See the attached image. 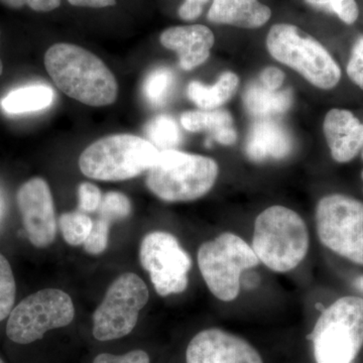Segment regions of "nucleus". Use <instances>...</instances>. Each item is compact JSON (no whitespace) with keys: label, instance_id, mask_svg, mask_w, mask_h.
Returning a JSON list of instances; mask_svg holds the SVG:
<instances>
[{"label":"nucleus","instance_id":"nucleus-7","mask_svg":"<svg viewBox=\"0 0 363 363\" xmlns=\"http://www.w3.org/2000/svg\"><path fill=\"white\" fill-rule=\"evenodd\" d=\"M198 266L210 292L223 302L235 300L240 292L242 272L259 264V257L242 238L224 233L203 243Z\"/></svg>","mask_w":363,"mask_h":363},{"label":"nucleus","instance_id":"nucleus-17","mask_svg":"<svg viewBox=\"0 0 363 363\" xmlns=\"http://www.w3.org/2000/svg\"><path fill=\"white\" fill-rule=\"evenodd\" d=\"M272 18V11L259 0H213L207 18L214 23L259 28Z\"/></svg>","mask_w":363,"mask_h":363},{"label":"nucleus","instance_id":"nucleus-21","mask_svg":"<svg viewBox=\"0 0 363 363\" xmlns=\"http://www.w3.org/2000/svg\"><path fill=\"white\" fill-rule=\"evenodd\" d=\"M55 101V92L50 86L30 85L11 91L1 100V107L11 114L43 111Z\"/></svg>","mask_w":363,"mask_h":363},{"label":"nucleus","instance_id":"nucleus-16","mask_svg":"<svg viewBox=\"0 0 363 363\" xmlns=\"http://www.w3.org/2000/svg\"><path fill=\"white\" fill-rule=\"evenodd\" d=\"M292 149V138L289 131L269 118H260L252 124L245 145L247 157L257 162L284 159Z\"/></svg>","mask_w":363,"mask_h":363},{"label":"nucleus","instance_id":"nucleus-26","mask_svg":"<svg viewBox=\"0 0 363 363\" xmlns=\"http://www.w3.org/2000/svg\"><path fill=\"white\" fill-rule=\"evenodd\" d=\"M97 211L99 218L111 224L112 222L123 220L130 216V201L123 193L108 192L102 197L101 204Z\"/></svg>","mask_w":363,"mask_h":363},{"label":"nucleus","instance_id":"nucleus-15","mask_svg":"<svg viewBox=\"0 0 363 363\" xmlns=\"http://www.w3.org/2000/svg\"><path fill=\"white\" fill-rule=\"evenodd\" d=\"M323 130L334 161H352L363 149V124L350 111L332 109L325 116Z\"/></svg>","mask_w":363,"mask_h":363},{"label":"nucleus","instance_id":"nucleus-8","mask_svg":"<svg viewBox=\"0 0 363 363\" xmlns=\"http://www.w3.org/2000/svg\"><path fill=\"white\" fill-rule=\"evenodd\" d=\"M75 317L73 301L58 289L33 293L13 308L6 324V335L13 342L26 345L40 340L47 332L63 328Z\"/></svg>","mask_w":363,"mask_h":363},{"label":"nucleus","instance_id":"nucleus-13","mask_svg":"<svg viewBox=\"0 0 363 363\" xmlns=\"http://www.w3.org/2000/svg\"><path fill=\"white\" fill-rule=\"evenodd\" d=\"M186 363H264L257 350L240 336L218 328L199 332L189 343Z\"/></svg>","mask_w":363,"mask_h":363},{"label":"nucleus","instance_id":"nucleus-14","mask_svg":"<svg viewBox=\"0 0 363 363\" xmlns=\"http://www.w3.org/2000/svg\"><path fill=\"white\" fill-rule=\"evenodd\" d=\"M160 40L164 48L178 54L181 68L190 71L209 58L215 38L206 26L190 25L167 28Z\"/></svg>","mask_w":363,"mask_h":363},{"label":"nucleus","instance_id":"nucleus-40","mask_svg":"<svg viewBox=\"0 0 363 363\" xmlns=\"http://www.w3.org/2000/svg\"><path fill=\"white\" fill-rule=\"evenodd\" d=\"M362 159H363V152H362Z\"/></svg>","mask_w":363,"mask_h":363},{"label":"nucleus","instance_id":"nucleus-11","mask_svg":"<svg viewBox=\"0 0 363 363\" xmlns=\"http://www.w3.org/2000/svg\"><path fill=\"white\" fill-rule=\"evenodd\" d=\"M140 260L162 297L187 289L192 259L173 234L154 231L145 235L140 245Z\"/></svg>","mask_w":363,"mask_h":363},{"label":"nucleus","instance_id":"nucleus-27","mask_svg":"<svg viewBox=\"0 0 363 363\" xmlns=\"http://www.w3.org/2000/svg\"><path fill=\"white\" fill-rule=\"evenodd\" d=\"M310 6L335 14L343 23L352 25L357 21L359 9L355 0H305Z\"/></svg>","mask_w":363,"mask_h":363},{"label":"nucleus","instance_id":"nucleus-29","mask_svg":"<svg viewBox=\"0 0 363 363\" xmlns=\"http://www.w3.org/2000/svg\"><path fill=\"white\" fill-rule=\"evenodd\" d=\"M78 197L79 209L83 213L97 211L102 201V194L99 189L90 183L79 185Z\"/></svg>","mask_w":363,"mask_h":363},{"label":"nucleus","instance_id":"nucleus-34","mask_svg":"<svg viewBox=\"0 0 363 363\" xmlns=\"http://www.w3.org/2000/svg\"><path fill=\"white\" fill-rule=\"evenodd\" d=\"M284 79H285V74L276 67H269L260 74L262 85L271 90H279L283 85Z\"/></svg>","mask_w":363,"mask_h":363},{"label":"nucleus","instance_id":"nucleus-28","mask_svg":"<svg viewBox=\"0 0 363 363\" xmlns=\"http://www.w3.org/2000/svg\"><path fill=\"white\" fill-rule=\"evenodd\" d=\"M109 230H111V223L98 217L97 220L93 222L89 235L83 243L86 252L97 255L105 252L108 245Z\"/></svg>","mask_w":363,"mask_h":363},{"label":"nucleus","instance_id":"nucleus-10","mask_svg":"<svg viewBox=\"0 0 363 363\" xmlns=\"http://www.w3.org/2000/svg\"><path fill=\"white\" fill-rule=\"evenodd\" d=\"M149 298V289L138 274L126 272L119 276L93 314L94 338L111 341L125 337L135 329Z\"/></svg>","mask_w":363,"mask_h":363},{"label":"nucleus","instance_id":"nucleus-9","mask_svg":"<svg viewBox=\"0 0 363 363\" xmlns=\"http://www.w3.org/2000/svg\"><path fill=\"white\" fill-rule=\"evenodd\" d=\"M316 227L324 247L363 266V202L345 195L325 196L317 205Z\"/></svg>","mask_w":363,"mask_h":363},{"label":"nucleus","instance_id":"nucleus-38","mask_svg":"<svg viewBox=\"0 0 363 363\" xmlns=\"http://www.w3.org/2000/svg\"><path fill=\"white\" fill-rule=\"evenodd\" d=\"M0 363H6L4 359H2L1 357H0Z\"/></svg>","mask_w":363,"mask_h":363},{"label":"nucleus","instance_id":"nucleus-35","mask_svg":"<svg viewBox=\"0 0 363 363\" xmlns=\"http://www.w3.org/2000/svg\"><path fill=\"white\" fill-rule=\"evenodd\" d=\"M71 6L86 9H105L114 6L116 0H67Z\"/></svg>","mask_w":363,"mask_h":363},{"label":"nucleus","instance_id":"nucleus-22","mask_svg":"<svg viewBox=\"0 0 363 363\" xmlns=\"http://www.w3.org/2000/svg\"><path fill=\"white\" fill-rule=\"evenodd\" d=\"M145 133L147 140L157 150H176L182 142V133L173 117L162 114L150 119L145 124Z\"/></svg>","mask_w":363,"mask_h":363},{"label":"nucleus","instance_id":"nucleus-33","mask_svg":"<svg viewBox=\"0 0 363 363\" xmlns=\"http://www.w3.org/2000/svg\"><path fill=\"white\" fill-rule=\"evenodd\" d=\"M208 2L209 0H185L179 9V16L186 21L197 20Z\"/></svg>","mask_w":363,"mask_h":363},{"label":"nucleus","instance_id":"nucleus-6","mask_svg":"<svg viewBox=\"0 0 363 363\" xmlns=\"http://www.w3.org/2000/svg\"><path fill=\"white\" fill-rule=\"evenodd\" d=\"M272 58L291 67L321 89L335 87L341 70L324 45L298 26L288 23L272 26L267 38Z\"/></svg>","mask_w":363,"mask_h":363},{"label":"nucleus","instance_id":"nucleus-32","mask_svg":"<svg viewBox=\"0 0 363 363\" xmlns=\"http://www.w3.org/2000/svg\"><path fill=\"white\" fill-rule=\"evenodd\" d=\"M93 363H150V358L145 351L133 350L123 355L100 353Z\"/></svg>","mask_w":363,"mask_h":363},{"label":"nucleus","instance_id":"nucleus-25","mask_svg":"<svg viewBox=\"0 0 363 363\" xmlns=\"http://www.w3.org/2000/svg\"><path fill=\"white\" fill-rule=\"evenodd\" d=\"M16 296V279L6 257L0 253V322L9 316Z\"/></svg>","mask_w":363,"mask_h":363},{"label":"nucleus","instance_id":"nucleus-39","mask_svg":"<svg viewBox=\"0 0 363 363\" xmlns=\"http://www.w3.org/2000/svg\"><path fill=\"white\" fill-rule=\"evenodd\" d=\"M362 180H363V171H362Z\"/></svg>","mask_w":363,"mask_h":363},{"label":"nucleus","instance_id":"nucleus-23","mask_svg":"<svg viewBox=\"0 0 363 363\" xmlns=\"http://www.w3.org/2000/svg\"><path fill=\"white\" fill-rule=\"evenodd\" d=\"M175 75L166 67H160L147 74L143 91L145 99L155 107H161L168 102L175 87Z\"/></svg>","mask_w":363,"mask_h":363},{"label":"nucleus","instance_id":"nucleus-18","mask_svg":"<svg viewBox=\"0 0 363 363\" xmlns=\"http://www.w3.org/2000/svg\"><path fill=\"white\" fill-rule=\"evenodd\" d=\"M181 123L191 133H211V138L223 145H233L238 138L233 116L226 111H187L182 114Z\"/></svg>","mask_w":363,"mask_h":363},{"label":"nucleus","instance_id":"nucleus-4","mask_svg":"<svg viewBox=\"0 0 363 363\" xmlns=\"http://www.w3.org/2000/svg\"><path fill=\"white\" fill-rule=\"evenodd\" d=\"M307 339L317 363H353L363 344V298H338L322 312Z\"/></svg>","mask_w":363,"mask_h":363},{"label":"nucleus","instance_id":"nucleus-31","mask_svg":"<svg viewBox=\"0 0 363 363\" xmlns=\"http://www.w3.org/2000/svg\"><path fill=\"white\" fill-rule=\"evenodd\" d=\"M0 4L11 9L26 6L37 13H50L61 6V0H0Z\"/></svg>","mask_w":363,"mask_h":363},{"label":"nucleus","instance_id":"nucleus-30","mask_svg":"<svg viewBox=\"0 0 363 363\" xmlns=\"http://www.w3.org/2000/svg\"><path fill=\"white\" fill-rule=\"evenodd\" d=\"M346 70L350 80L363 90V35L353 45Z\"/></svg>","mask_w":363,"mask_h":363},{"label":"nucleus","instance_id":"nucleus-12","mask_svg":"<svg viewBox=\"0 0 363 363\" xmlns=\"http://www.w3.org/2000/svg\"><path fill=\"white\" fill-rule=\"evenodd\" d=\"M18 210L26 236L33 247L45 248L54 242L57 233L54 200L47 182L30 179L18 189Z\"/></svg>","mask_w":363,"mask_h":363},{"label":"nucleus","instance_id":"nucleus-37","mask_svg":"<svg viewBox=\"0 0 363 363\" xmlns=\"http://www.w3.org/2000/svg\"><path fill=\"white\" fill-rule=\"evenodd\" d=\"M2 72H4V64H2L1 59H0V76H1Z\"/></svg>","mask_w":363,"mask_h":363},{"label":"nucleus","instance_id":"nucleus-20","mask_svg":"<svg viewBox=\"0 0 363 363\" xmlns=\"http://www.w3.org/2000/svg\"><path fill=\"white\" fill-rule=\"evenodd\" d=\"M240 79L231 72L222 74L212 86L193 81L188 85L187 95L202 111H213L228 101L235 94Z\"/></svg>","mask_w":363,"mask_h":363},{"label":"nucleus","instance_id":"nucleus-3","mask_svg":"<svg viewBox=\"0 0 363 363\" xmlns=\"http://www.w3.org/2000/svg\"><path fill=\"white\" fill-rule=\"evenodd\" d=\"M147 172L145 183L152 194L167 202H187L211 190L219 168L210 157L168 150L159 152Z\"/></svg>","mask_w":363,"mask_h":363},{"label":"nucleus","instance_id":"nucleus-24","mask_svg":"<svg viewBox=\"0 0 363 363\" xmlns=\"http://www.w3.org/2000/svg\"><path fill=\"white\" fill-rule=\"evenodd\" d=\"M59 223L64 240L73 247L84 243L93 226L90 217L81 211L62 215Z\"/></svg>","mask_w":363,"mask_h":363},{"label":"nucleus","instance_id":"nucleus-1","mask_svg":"<svg viewBox=\"0 0 363 363\" xmlns=\"http://www.w3.org/2000/svg\"><path fill=\"white\" fill-rule=\"evenodd\" d=\"M45 67L57 87L81 104L101 107L116 102V77L96 55L84 48L66 43L52 45L45 52Z\"/></svg>","mask_w":363,"mask_h":363},{"label":"nucleus","instance_id":"nucleus-2","mask_svg":"<svg viewBox=\"0 0 363 363\" xmlns=\"http://www.w3.org/2000/svg\"><path fill=\"white\" fill-rule=\"evenodd\" d=\"M309 231L304 219L284 206H272L255 219L252 250L272 271H293L309 250Z\"/></svg>","mask_w":363,"mask_h":363},{"label":"nucleus","instance_id":"nucleus-36","mask_svg":"<svg viewBox=\"0 0 363 363\" xmlns=\"http://www.w3.org/2000/svg\"><path fill=\"white\" fill-rule=\"evenodd\" d=\"M357 286L360 291H362V292H363V276L359 277V278L357 279Z\"/></svg>","mask_w":363,"mask_h":363},{"label":"nucleus","instance_id":"nucleus-5","mask_svg":"<svg viewBox=\"0 0 363 363\" xmlns=\"http://www.w3.org/2000/svg\"><path fill=\"white\" fill-rule=\"evenodd\" d=\"M160 150L149 140L128 133L100 138L79 157V168L88 178L123 181L152 166Z\"/></svg>","mask_w":363,"mask_h":363},{"label":"nucleus","instance_id":"nucleus-19","mask_svg":"<svg viewBox=\"0 0 363 363\" xmlns=\"http://www.w3.org/2000/svg\"><path fill=\"white\" fill-rule=\"evenodd\" d=\"M243 104L248 113L259 118L283 114L291 108L293 92L291 89L271 90L266 86L255 83L247 88Z\"/></svg>","mask_w":363,"mask_h":363}]
</instances>
